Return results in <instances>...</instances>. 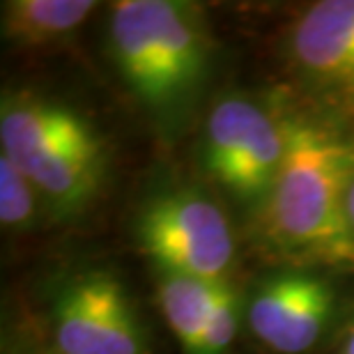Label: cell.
<instances>
[{"label":"cell","instance_id":"cell-1","mask_svg":"<svg viewBox=\"0 0 354 354\" xmlns=\"http://www.w3.org/2000/svg\"><path fill=\"white\" fill-rule=\"evenodd\" d=\"M286 131V154L267 198L269 232L290 251L354 258V235L345 216L354 140L308 118H288Z\"/></svg>","mask_w":354,"mask_h":354},{"label":"cell","instance_id":"cell-2","mask_svg":"<svg viewBox=\"0 0 354 354\" xmlns=\"http://www.w3.org/2000/svg\"><path fill=\"white\" fill-rule=\"evenodd\" d=\"M109 51L124 86L159 118H175L203 88L212 41L198 7L120 0L111 7Z\"/></svg>","mask_w":354,"mask_h":354},{"label":"cell","instance_id":"cell-3","mask_svg":"<svg viewBox=\"0 0 354 354\" xmlns=\"http://www.w3.org/2000/svg\"><path fill=\"white\" fill-rule=\"evenodd\" d=\"M0 145L60 216L81 214L102 194L109 145L72 106L28 90L7 92L0 104Z\"/></svg>","mask_w":354,"mask_h":354},{"label":"cell","instance_id":"cell-4","mask_svg":"<svg viewBox=\"0 0 354 354\" xmlns=\"http://www.w3.org/2000/svg\"><path fill=\"white\" fill-rule=\"evenodd\" d=\"M136 239L159 272L218 283L235 263V235L223 209L191 189L150 198L138 212Z\"/></svg>","mask_w":354,"mask_h":354},{"label":"cell","instance_id":"cell-5","mask_svg":"<svg viewBox=\"0 0 354 354\" xmlns=\"http://www.w3.org/2000/svg\"><path fill=\"white\" fill-rule=\"evenodd\" d=\"M286 120L249 97L228 95L203 129V166L239 203H267L286 154Z\"/></svg>","mask_w":354,"mask_h":354},{"label":"cell","instance_id":"cell-6","mask_svg":"<svg viewBox=\"0 0 354 354\" xmlns=\"http://www.w3.org/2000/svg\"><path fill=\"white\" fill-rule=\"evenodd\" d=\"M48 329L53 354H147L129 290L102 267L76 269L58 283Z\"/></svg>","mask_w":354,"mask_h":354},{"label":"cell","instance_id":"cell-7","mask_svg":"<svg viewBox=\"0 0 354 354\" xmlns=\"http://www.w3.org/2000/svg\"><path fill=\"white\" fill-rule=\"evenodd\" d=\"M334 313V290L320 276L279 274L265 279L249 301L253 336L279 354L308 352Z\"/></svg>","mask_w":354,"mask_h":354},{"label":"cell","instance_id":"cell-8","mask_svg":"<svg viewBox=\"0 0 354 354\" xmlns=\"http://www.w3.org/2000/svg\"><path fill=\"white\" fill-rule=\"evenodd\" d=\"M290 55L317 90L354 99V0L310 5L292 26Z\"/></svg>","mask_w":354,"mask_h":354},{"label":"cell","instance_id":"cell-9","mask_svg":"<svg viewBox=\"0 0 354 354\" xmlns=\"http://www.w3.org/2000/svg\"><path fill=\"white\" fill-rule=\"evenodd\" d=\"M97 10L92 0H10L3 3V35L19 46H51L67 39Z\"/></svg>","mask_w":354,"mask_h":354},{"label":"cell","instance_id":"cell-10","mask_svg":"<svg viewBox=\"0 0 354 354\" xmlns=\"http://www.w3.org/2000/svg\"><path fill=\"white\" fill-rule=\"evenodd\" d=\"M221 283V281H218ZM218 283L196 279V276L159 272V306L173 336L187 354L201 352L205 320Z\"/></svg>","mask_w":354,"mask_h":354},{"label":"cell","instance_id":"cell-11","mask_svg":"<svg viewBox=\"0 0 354 354\" xmlns=\"http://www.w3.org/2000/svg\"><path fill=\"white\" fill-rule=\"evenodd\" d=\"M39 191L0 152V221L5 230L28 228L37 216Z\"/></svg>","mask_w":354,"mask_h":354},{"label":"cell","instance_id":"cell-12","mask_svg":"<svg viewBox=\"0 0 354 354\" xmlns=\"http://www.w3.org/2000/svg\"><path fill=\"white\" fill-rule=\"evenodd\" d=\"M239 327V301L228 283L221 281L214 290L209 313L205 320L201 352L198 354H225L237 336Z\"/></svg>","mask_w":354,"mask_h":354},{"label":"cell","instance_id":"cell-13","mask_svg":"<svg viewBox=\"0 0 354 354\" xmlns=\"http://www.w3.org/2000/svg\"><path fill=\"white\" fill-rule=\"evenodd\" d=\"M345 216H348V225L354 235V180L348 189V196H345Z\"/></svg>","mask_w":354,"mask_h":354},{"label":"cell","instance_id":"cell-14","mask_svg":"<svg viewBox=\"0 0 354 354\" xmlns=\"http://www.w3.org/2000/svg\"><path fill=\"white\" fill-rule=\"evenodd\" d=\"M338 354H354V322L350 324L348 334L343 338V345H341V352Z\"/></svg>","mask_w":354,"mask_h":354}]
</instances>
